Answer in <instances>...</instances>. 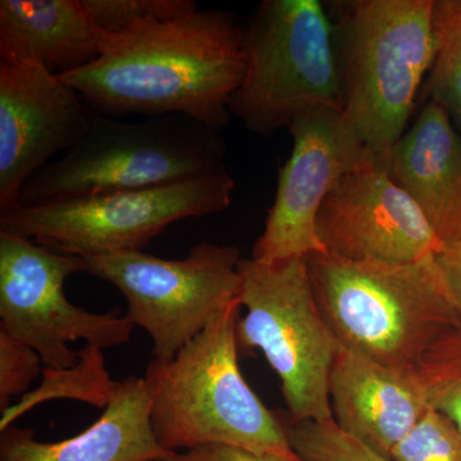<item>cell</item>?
Returning <instances> with one entry per match:
<instances>
[{"label":"cell","instance_id":"cell-1","mask_svg":"<svg viewBox=\"0 0 461 461\" xmlns=\"http://www.w3.org/2000/svg\"><path fill=\"white\" fill-rule=\"evenodd\" d=\"M245 69V30L229 12L198 8L109 33L99 59L58 77L96 113L185 115L221 132Z\"/></svg>","mask_w":461,"mask_h":461},{"label":"cell","instance_id":"cell-2","mask_svg":"<svg viewBox=\"0 0 461 461\" xmlns=\"http://www.w3.org/2000/svg\"><path fill=\"white\" fill-rule=\"evenodd\" d=\"M240 302L233 303L172 359L145 371L150 420L166 451L226 445L293 461L280 412L269 411L239 366Z\"/></svg>","mask_w":461,"mask_h":461},{"label":"cell","instance_id":"cell-3","mask_svg":"<svg viewBox=\"0 0 461 461\" xmlns=\"http://www.w3.org/2000/svg\"><path fill=\"white\" fill-rule=\"evenodd\" d=\"M315 300L339 344L411 371L423 354L461 323L437 257L420 262L306 257Z\"/></svg>","mask_w":461,"mask_h":461},{"label":"cell","instance_id":"cell-4","mask_svg":"<svg viewBox=\"0 0 461 461\" xmlns=\"http://www.w3.org/2000/svg\"><path fill=\"white\" fill-rule=\"evenodd\" d=\"M224 157L221 132L185 115L126 121L94 112L86 135L26 181L17 206L198 180L227 172Z\"/></svg>","mask_w":461,"mask_h":461},{"label":"cell","instance_id":"cell-5","mask_svg":"<svg viewBox=\"0 0 461 461\" xmlns=\"http://www.w3.org/2000/svg\"><path fill=\"white\" fill-rule=\"evenodd\" d=\"M435 0H353L333 25L342 113L378 157L405 133L433 57Z\"/></svg>","mask_w":461,"mask_h":461},{"label":"cell","instance_id":"cell-6","mask_svg":"<svg viewBox=\"0 0 461 461\" xmlns=\"http://www.w3.org/2000/svg\"><path fill=\"white\" fill-rule=\"evenodd\" d=\"M247 69L230 113L271 136L315 108L342 111L333 25L318 0H264L245 29Z\"/></svg>","mask_w":461,"mask_h":461},{"label":"cell","instance_id":"cell-7","mask_svg":"<svg viewBox=\"0 0 461 461\" xmlns=\"http://www.w3.org/2000/svg\"><path fill=\"white\" fill-rule=\"evenodd\" d=\"M239 350L262 351L281 382L288 417L333 420L330 375L339 341L315 300L306 257L273 263L242 258L239 264Z\"/></svg>","mask_w":461,"mask_h":461},{"label":"cell","instance_id":"cell-8","mask_svg":"<svg viewBox=\"0 0 461 461\" xmlns=\"http://www.w3.org/2000/svg\"><path fill=\"white\" fill-rule=\"evenodd\" d=\"M233 191L227 171L150 189L17 206L0 214V230L81 258L141 251L169 224L226 211Z\"/></svg>","mask_w":461,"mask_h":461},{"label":"cell","instance_id":"cell-9","mask_svg":"<svg viewBox=\"0 0 461 461\" xmlns=\"http://www.w3.org/2000/svg\"><path fill=\"white\" fill-rule=\"evenodd\" d=\"M87 275L113 285L127 302V320L147 330L154 357L169 360L240 302L239 249L203 242L185 259L142 253L85 257Z\"/></svg>","mask_w":461,"mask_h":461},{"label":"cell","instance_id":"cell-10","mask_svg":"<svg viewBox=\"0 0 461 461\" xmlns=\"http://www.w3.org/2000/svg\"><path fill=\"white\" fill-rule=\"evenodd\" d=\"M86 269L84 258L0 230V332L30 346L44 366L56 369L80 359L71 342L103 350L127 344L135 326L120 309L91 313L67 299V278Z\"/></svg>","mask_w":461,"mask_h":461},{"label":"cell","instance_id":"cell-11","mask_svg":"<svg viewBox=\"0 0 461 461\" xmlns=\"http://www.w3.org/2000/svg\"><path fill=\"white\" fill-rule=\"evenodd\" d=\"M287 130L293 151L281 168L275 203L254 244L251 258L258 262L327 254L317 230L321 204L345 175L381 159L339 109L315 108Z\"/></svg>","mask_w":461,"mask_h":461},{"label":"cell","instance_id":"cell-12","mask_svg":"<svg viewBox=\"0 0 461 461\" xmlns=\"http://www.w3.org/2000/svg\"><path fill=\"white\" fill-rule=\"evenodd\" d=\"M94 111L38 60L0 51V214L23 185L89 131Z\"/></svg>","mask_w":461,"mask_h":461},{"label":"cell","instance_id":"cell-13","mask_svg":"<svg viewBox=\"0 0 461 461\" xmlns=\"http://www.w3.org/2000/svg\"><path fill=\"white\" fill-rule=\"evenodd\" d=\"M317 230L327 254L348 260L420 262L446 248L382 159L339 181L321 206Z\"/></svg>","mask_w":461,"mask_h":461},{"label":"cell","instance_id":"cell-14","mask_svg":"<svg viewBox=\"0 0 461 461\" xmlns=\"http://www.w3.org/2000/svg\"><path fill=\"white\" fill-rule=\"evenodd\" d=\"M330 400L339 429L390 461L393 448L429 409L411 371L391 368L339 344Z\"/></svg>","mask_w":461,"mask_h":461},{"label":"cell","instance_id":"cell-15","mask_svg":"<svg viewBox=\"0 0 461 461\" xmlns=\"http://www.w3.org/2000/svg\"><path fill=\"white\" fill-rule=\"evenodd\" d=\"M381 159L442 244H459L461 135L447 112L435 102L427 103L411 129Z\"/></svg>","mask_w":461,"mask_h":461},{"label":"cell","instance_id":"cell-16","mask_svg":"<svg viewBox=\"0 0 461 461\" xmlns=\"http://www.w3.org/2000/svg\"><path fill=\"white\" fill-rule=\"evenodd\" d=\"M168 453L154 435L147 382L136 375L121 381L99 420L71 438L41 442L14 424L0 432V461H162Z\"/></svg>","mask_w":461,"mask_h":461},{"label":"cell","instance_id":"cell-17","mask_svg":"<svg viewBox=\"0 0 461 461\" xmlns=\"http://www.w3.org/2000/svg\"><path fill=\"white\" fill-rule=\"evenodd\" d=\"M108 36L84 0L0 2V51L32 57L56 76L99 59Z\"/></svg>","mask_w":461,"mask_h":461},{"label":"cell","instance_id":"cell-18","mask_svg":"<svg viewBox=\"0 0 461 461\" xmlns=\"http://www.w3.org/2000/svg\"><path fill=\"white\" fill-rule=\"evenodd\" d=\"M77 364L69 368L42 369L41 386L29 391L2 411L0 432L14 426L18 418L51 400H75L94 408L105 409L113 399L120 382L112 379L103 348L86 344L78 350Z\"/></svg>","mask_w":461,"mask_h":461},{"label":"cell","instance_id":"cell-19","mask_svg":"<svg viewBox=\"0 0 461 461\" xmlns=\"http://www.w3.org/2000/svg\"><path fill=\"white\" fill-rule=\"evenodd\" d=\"M433 57L426 93L450 115L461 135V0H435Z\"/></svg>","mask_w":461,"mask_h":461},{"label":"cell","instance_id":"cell-20","mask_svg":"<svg viewBox=\"0 0 461 461\" xmlns=\"http://www.w3.org/2000/svg\"><path fill=\"white\" fill-rule=\"evenodd\" d=\"M411 375L429 408L453 420L461 435V323L430 346Z\"/></svg>","mask_w":461,"mask_h":461},{"label":"cell","instance_id":"cell-21","mask_svg":"<svg viewBox=\"0 0 461 461\" xmlns=\"http://www.w3.org/2000/svg\"><path fill=\"white\" fill-rule=\"evenodd\" d=\"M288 442L302 461H390L339 429L335 420H294L280 412Z\"/></svg>","mask_w":461,"mask_h":461},{"label":"cell","instance_id":"cell-22","mask_svg":"<svg viewBox=\"0 0 461 461\" xmlns=\"http://www.w3.org/2000/svg\"><path fill=\"white\" fill-rule=\"evenodd\" d=\"M391 461H461V435L453 420L429 408L391 454Z\"/></svg>","mask_w":461,"mask_h":461},{"label":"cell","instance_id":"cell-23","mask_svg":"<svg viewBox=\"0 0 461 461\" xmlns=\"http://www.w3.org/2000/svg\"><path fill=\"white\" fill-rule=\"evenodd\" d=\"M100 29L122 32L149 20H169L198 9L193 0H84Z\"/></svg>","mask_w":461,"mask_h":461},{"label":"cell","instance_id":"cell-24","mask_svg":"<svg viewBox=\"0 0 461 461\" xmlns=\"http://www.w3.org/2000/svg\"><path fill=\"white\" fill-rule=\"evenodd\" d=\"M44 364L32 348L0 332V411L23 397L42 375Z\"/></svg>","mask_w":461,"mask_h":461},{"label":"cell","instance_id":"cell-25","mask_svg":"<svg viewBox=\"0 0 461 461\" xmlns=\"http://www.w3.org/2000/svg\"><path fill=\"white\" fill-rule=\"evenodd\" d=\"M162 461H293L271 454L253 453L226 445H206L186 451H171Z\"/></svg>","mask_w":461,"mask_h":461},{"label":"cell","instance_id":"cell-26","mask_svg":"<svg viewBox=\"0 0 461 461\" xmlns=\"http://www.w3.org/2000/svg\"><path fill=\"white\" fill-rule=\"evenodd\" d=\"M437 263L444 275L461 321V242L446 247L437 256Z\"/></svg>","mask_w":461,"mask_h":461}]
</instances>
